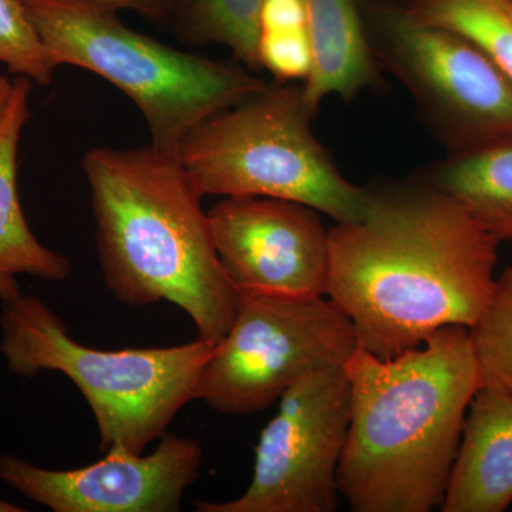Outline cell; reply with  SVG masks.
Listing matches in <instances>:
<instances>
[{
	"instance_id": "7c38bea8",
	"label": "cell",
	"mask_w": 512,
	"mask_h": 512,
	"mask_svg": "<svg viewBox=\"0 0 512 512\" xmlns=\"http://www.w3.org/2000/svg\"><path fill=\"white\" fill-rule=\"evenodd\" d=\"M512 504V393L485 375L468 406L443 512H504Z\"/></svg>"
},
{
	"instance_id": "277c9868",
	"label": "cell",
	"mask_w": 512,
	"mask_h": 512,
	"mask_svg": "<svg viewBox=\"0 0 512 512\" xmlns=\"http://www.w3.org/2000/svg\"><path fill=\"white\" fill-rule=\"evenodd\" d=\"M26 13L53 67L99 74L136 103L151 146L177 156L192 128L259 90L244 64L164 45L121 22L103 0H25Z\"/></svg>"
},
{
	"instance_id": "6da1fadb",
	"label": "cell",
	"mask_w": 512,
	"mask_h": 512,
	"mask_svg": "<svg viewBox=\"0 0 512 512\" xmlns=\"http://www.w3.org/2000/svg\"><path fill=\"white\" fill-rule=\"evenodd\" d=\"M370 194L363 220L329 229L326 296L359 348L387 359L444 326L473 328L493 298L500 242L421 175Z\"/></svg>"
},
{
	"instance_id": "ffe728a7",
	"label": "cell",
	"mask_w": 512,
	"mask_h": 512,
	"mask_svg": "<svg viewBox=\"0 0 512 512\" xmlns=\"http://www.w3.org/2000/svg\"><path fill=\"white\" fill-rule=\"evenodd\" d=\"M0 64L39 86L53 82L56 69L19 0H0Z\"/></svg>"
},
{
	"instance_id": "5b68a950",
	"label": "cell",
	"mask_w": 512,
	"mask_h": 512,
	"mask_svg": "<svg viewBox=\"0 0 512 512\" xmlns=\"http://www.w3.org/2000/svg\"><path fill=\"white\" fill-rule=\"evenodd\" d=\"M0 352L13 375L60 372L82 392L96 419L100 450L143 453L195 400L215 345L195 339L171 348L94 349L36 296L2 302Z\"/></svg>"
},
{
	"instance_id": "4fadbf2b",
	"label": "cell",
	"mask_w": 512,
	"mask_h": 512,
	"mask_svg": "<svg viewBox=\"0 0 512 512\" xmlns=\"http://www.w3.org/2000/svg\"><path fill=\"white\" fill-rule=\"evenodd\" d=\"M367 0H303L313 47L311 76L303 82L306 101L318 113L328 97L355 100L384 89L382 69L365 30Z\"/></svg>"
},
{
	"instance_id": "7a4b0ae2",
	"label": "cell",
	"mask_w": 512,
	"mask_h": 512,
	"mask_svg": "<svg viewBox=\"0 0 512 512\" xmlns=\"http://www.w3.org/2000/svg\"><path fill=\"white\" fill-rule=\"evenodd\" d=\"M350 423L338 468L353 512L441 507L464 420L484 379L471 330L444 326L394 357L357 349L345 365Z\"/></svg>"
},
{
	"instance_id": "8fae6325",
	"label": "cell",
	"mask_w": 512,
	"mask_h": 512,
	"mask_svg": "<svg viewBox=\"0 0 512 512\" xmlns=\"http://www.w3.org/2000/svg\"><path fill=\"white\" fill-rule=\"evenodd\" d=\"M202 460L200 441L167 431L147 456L116 448L74 470H49L5 454L0 481L55 512H178Z\"/></svg>"
},
{
	"instance_id": "3957f363",
	"label": "cell",
	"mask_w": 512,
	"mask_h": 512,
	"mask_svg": "<svg viewBox=\"0 0 512 512\" xmlns=\"http://www.w3.org/2000/svg\"><path fill=\"white\" fill-rule=\"evenodd\" d=\"M109 291L128 306L174 303L217 345L231 328L237 291L222 269L204 195L175 154L153 146L94 147L82 163Z\"/></svg>"
},
{
	"instance_id": "5bb4252c",
	"label": "cell",
	"mask_w": 512,
	"mask_h": 512,
	"mask_svg": "<svg viewBox=\"0 0 512 512\" xmlns=\"http://www.w3.org/2000/svg\"><path fill=\"white\" fill-rule=\"evenodd\" d=\"M32 80L19 76L8 114L0 126V301L20 295L18 276L66 281L72 265L66 256L43 245L30 229L18 190L20 136L29 119Z\"/></svg>"
},
{
	"instance_id": "44dd1931",
	"label": "cell",
	"mask_w": 512,
	"mask_h": 512,
	"mask_svg": "<svg viewBox=\"0 0 512 512\" xmlns=\"http://www.w3.org/2000/svg\"><path fill=\"white\" fill-rule=\"evenodd\" d=\"M25 2V0H19ZM119 9L133 10L143 18L165 22L170 19L177 0H103Z\"/></svg>"
},
{
	"instance_id": "e0dca14e",
	"label": "cell",
	"mask_w": 512,
	"mask_h": 512,
	"mask_svg": "<svg viewBox=\"0 0 512 512\" xmlns=\"http://www.w3.org/2000/svg\"><path fill=\"white\" fill-rule=\"evenodd\" d=\"M410 18L473 43L512 80V0H396Z\"/></svg>"
},
{
	"instance_id": "30bf717a",
	"label": "cell",
	"mask_w": 512,
	"mask_h": 512,
	"mask_svg": "<svg viewBox=\"0 0 512 512\" xmlns=\"http://www.w3.org/2000/svg\"><path fill=\"white\" fill-rule=\"evenodd\" d=\"M207 214L235 291L326 296L329 231L319 211L279 198L224 197Z\"/></svg>"
},
{
	"instance_id": "7402d4cb",
	"label": "cell",
	"mask_w": 512,
	"mask_h": 512,
	"mask_svg": "<svg viewBox=\"0 0 512 512\" xmlns=\"http://www.w3.org/2000/svg\"><path fill=\"white\" fill-rule=\"evenodd\" d=\"M13 92H15V82H12L8 76L0 72V126H2L6 114H8Z\"/></svg>"
},
{
	"instance_id": "9c48e42d",
	"label": "cell",
	"mask_w": 512,
	"mask_h": 512,
	"mask_svg": "<svg viewBox=\"0 0 512 512\" xmlns=\"http://www.w3.org/2000/svg\"><path fill=\"white\" fill-rule=\"evenodd\" d=\"M255 448L247 491L225 503L197 501L198 512H335L338 468L350 423L345 366L303 377L278 400Z\"/></svg>"
},
{
	"instance_id": "2e32d148",
	"label": "cell",
	"mask_w": 512,
	"mask_h": 512,
	"mask_svg": "<svg viewBox=\"0 0 512 512\" xmlns=\"http://www.w3.org/2000/svg\"><path fill=\"white\" fill-rule=\"evenodd\" d=\"M264 0H177L168 22L190 46H227L238 63L261 72L259 15Z\"/></svg>"
},
{
	"instance_id": "ac0fdd59",
	"label": "cell",
	"mask_w": 512,
	"mask_h": 512,
	"mask_svg": "<svg viewBox=\"0 0 512 512\" xmlns=\"http://www.w3.org/2000/svg\"><path fill=\"white\" fill-rule=\"evenodd\" d=\"M258 59L279 83L311 76L313 47L303 0H264L259 15Z\"/></svg>"
},
{
	"instance_id": "ba28073f",
	"label": "cell",
	"mask_w": 512,
	"mask_h": 512,
	"mask_svg": "<svg viewBox=\"0 0 512 512\" xmlns=\"http://www.w3.org/2000/svg\"><path fill=\"white\" fill-rule=\"evenodd\" d=\"M372 55L406 87L447 154L512 138V80L473 43L410 18L396 0H367Z\"/></svg>"
},
{
	"instance_id": "603a6c76",
	"label": "cell",
	"mask_w": 512,
	"mask_h": 512,
	"mask_svg": "<svg viewBox=\"0 0 512 512\" xmlns=\"http://www.w3.org/2000/svg\"><path fill=\"white\" fill-rule=\"evenodd\" d=\"M25 508L19 507V505L9 503V501L0 498V512H23Z\"/></svg>"
},
{
	"instance_id": "8992f818",
	"label": "cell",
	"mask_w": 512,
	"mask_h": 512,
	"mask_svg": "<svg viewBox=\"0 0 512 512\" xmlns=\"http://www.w3.org/2000/svg\"><path fill=\"white\" fill-rule=\"evenodd\" d=\"M316 111L303 83H268L212 114L184 138L178 160L204 195L301 202L336 224L369 211L370 187H357L312 130Z\"/></svg>"
},
{
	"instance_id": "52a82bcc",
	"label": "cell",
	"mask_w": 512,
	"mask_h": 512,
	"mask_svg": "<svg viewBox=\"0 0 512 512\" xmlns=\"http://www.w3.org/2000/svg\"><path fill=\"white\" fill-rule=\"evenodd\" d=\"M357 349L352 320L329 296L237 291L231 328L205 363L195 400L249 416L303 377L345 366Z\"/></svg>"
},
{
	"instance_id": "d6986e66",
	"label": "cell",
	"mask_w": 512,
	"mask_h": 512,
	"mask_svg": "<svg viewBox=\"0 0 512 512\" xmlns=\"http://www.w3.org/2000/svg\"><path fill=\"white\" fill-rule=\"evenodd\" d=\"M470 330L485 375L512 393V266L498 276L490 305Z\"/></svg>"
},
{
	"instance_id": "9a60e30c",
	"label": "cell",
	"mask_w": 512,
	"mask_h": 512,
	"mask_svg": "<svg viewBox=\"0 0 512 512\" xmlns=\"http://www.w3.org/2000/svg\"><path fill=\"white\" fill-rule=\"evenodd\" d=\"M421 177L457 201L498 242L512 244V138L447 154Z\"/></svg>"
}]
</instances>
